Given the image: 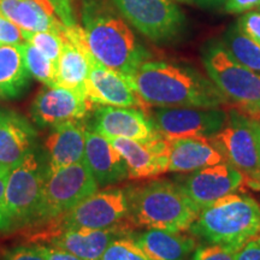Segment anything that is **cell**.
Instances as JSON below:
<instances>
[{
  "label": "cell",
  "instance_id": "cell-1",
  "mask_svg": "<svg viewBox=\"0 0 260 260\" xmlns=\"http://www.w3.org/2000/svg\"><path fill=\"white\" fill-rule=\"evenodd\" d=\"M126 80L148 106L214 109L228 102L212 81L186 65L147 60Z\"/></svg>",
  "mask_w": 260,
  "mask_h": 260
},
{
  "label": "cell",
  "instance_id": "cell-2",
  "mask_svg": "<svg viewBox=\"0 0 260 260\" xmlns=\"http://www.w3.org/2000/svg\"><path fill=\"white\" fill-rule=\"evenodd\" d=\"M82 22L89 51L104 67L129 77L151 57L106 0H84Z\"/></svg>",
  "mask_w": 260,
  "mask_h": 260
},
{
  "label": "cell",
  "instance_id": "cell-3",
  "mask_svg": "<svg viewBox=\"0 0 260 260\" xmlns=\"http://www.w3.org/2000/svg\"><path fill=\"white\" fill-rule=\"evenodd\" d=\"M129 214L125 224L134 228L187 232L200 212L183 187L170 181H151L129 187Z\"/></svg>",
  "mask_w": 260,
  "mask_h": 260
},
{
  "label": "cell",
  "instance_id": "cell-4",
  "mask_svg": "<svg viewBox=\"0 0 260 260\" xmlns=\"http://www.w3.org/2000/svg\"><path fill=\"white\" fill-rule=\"evenodd\" d=\"M189 232L207 242L240 248L260 235V205L248 195H224L200 210Z\"/></svg>",
  "mask_w": 260,
  "mask_h": 260
},
{
  "label": "cell",
  "instance_id": "cell-5",
  "mask_svg": "<svg viewBox=\"0 0 260 260\" xmlns=\"http://www.w3.org/2000/svg\"><path fill=\"white\" fill-rule=\"evenodd\" d=\"M129 207V188H107L98 190L67 213L48 222L30 226L34 228L31 234L32 240L50 242L52 237L67 228L106 229L122 225L125 224Z\"/></svg>",
  "mask_w": 260,
  "mask_h": 260
},
{
  "label": "cell",
  "instance_id": "cell-6",
  "mask_svg": "<svg viewBox=\"0 0 260 260\" xmlns=\"http://www.w3.org/2000/svg\"><path fill=\"white\" fill-rule=\"evenodd\" d=\"M47 175V167L34 152L11 171L0 204V232H17L30 225Z\"/></svg>",
  "mask_w": 260,
  "mask_h": 260
},
{
  "label": "cell",
  "instance_id": "cell-7",
  "mask_svg": "<svg viewBox=\"0 0 260 260\" xmlns=\"http://www.w3.org/2000/svg\"><path fill=\"white\" fill-rule=\"evenodd\" d=\"M203 63L209 79L226 100L251 117L260 116V74L239 63L224 46L212 40L204 47Z\"/></svg>",
  "mask_w": 260,
  "mask_h": 260
},
{
  "label": "cell",
  "instance_id": "cell-8",
  "mask_svg": "<svg viewBox=\"0 0 260 260\" xmlns=\"http://www.w3.org/2000/svg\"><path fill=\"white\" fill-rule=\"evenodd\" d=\"M98 188L99 184L84 161L48 174L42 188L40 203L28 228L67 213L98 191Z\"/></svg>",
  "mask_w": 260,
  "mask_h": 260
},
{
  "label": "cell",
  "instance_id": "cell-9",
  "mask_svg": "<svg viewBox=\"0 0 260 260\" xmlns=\"http://www.w3.org/2000/svg\"><path fill=\"white\" fill-rule=\"evenodd\" d=\"M136 30L154 42L174 40L183 32L186 17L172 0H112Z\"/></svg>",
  "mask_w": 260,
  "mask_h": 260
},
{
  "label": "cell",
  "instance_id": "cell-10",
  "mask_svg": "<svg viewBox=\"0 0 260 260\" xmlns=\"http://www.w3.org/2000/svg\"><path fill=\"white\" fill-rule=\"evenodd\" d=\"M151 119L158 134L169 141L211 139L225 125L228 113L220 107H158Z\"/></svg>",
  "mask_w": 260,
  "mask_h": 260
},
{
  "label": "cell",
  "instance_id": "cell-11",
  "mask_svg": "<svg viewBox=\"0 0 260 260\" xmlns=\"http://www.w3.org/2000/svg\"><path fill=\"white\" fill-rule=\"evenodd\" d=\"M211 140L233 167L245 174H260L259 148L251 116L232 111L225 125Z\"/></svg>",
  "mask_w": 260,
  "mask_h": 260
},
{
  "label": "cell",
  "instance_id": "cell-12",
  "mask_svg": "<svg viewBox=\"0 0 260 260\" xmlns=\"http://www.w3.org/2000/svg\"><path fill=\"white\" fill-rule=\"evenodd\" d=\"M94 107L81 90L46 86L35 96L30 115L37 125L53 128L65 122L81 121Z\"/></svg>",
  "mask_w": 260,
  "mask_h": 260
},
{
  "label": "cell",
  "instance_id": "cell-13",
  "mask_svg": "<svg viewBox=\"0 0 260 260\" xmlns=\"http://www.w3.org/2000/svg\"><path fill=\"white\" fill-rule=\"evenodd\" d=\"M93 130L106 139L124 138L147 142L160 138L151 117L133 107L99 106L94 111Z\"/></svg>",
  "mask_w": 260,
  "mask_h": 260
},
{
  "label": "cell",
  "instance_id": "cell-14",
  "mask_svg": "<svg viewBox=\"0 0 260 260\" xmlns=\"http://www.w3.org/2000/svg\"><path fill=\"white\" fill-rule=\"evenodd\" d=\"M109 141L124 160L130 180L154 177L169 171V140L160 136L147 142L124 138L109 139Z\"/></svg>",
  "mask_w": 260,
  "mask_h": 260
},
{
  "label": "cell",
  "instance_id": "cell-15",
  "mask_svg": "<svg viewBox=\"0 0 260 260\" xmlns=\"http://www.w3.org/2000/svg\"><path fill=\"white\" fill-rule=\"evenodd\" d=\"M84 94L95 106L133 107L140 110L148 107L125 76L104 67L98 60L90 65L88 79L84 84Z\"/></svg>",
  "mask_w": 260,
  "mask_h": 260
},
{
  "label": "cell",
  "instance_id": "cell-16",
  "mask_svg": "<svg viewBox=\"0 0 260 260\" xmlns=\"http://www.w3.org/2000/svg\"><path fill=\"white\" fill-rule=\"evenodd\" d=\"M246 181L245 172L224 161L194 171L182 187L201 210L224 195L236 191Z\"/></svg>",
  "mask_w": 260,
  "mask_h": 260
},
{
  "label": "cell",
  "instance_id": "cell-17",
  "mask_svg": "<svg viewBox=\"0 0 260 260\" xmlns=\"http://www.w3.org/2000/svg\"><path fill=\"white\" fill-rule=\"evenodd\" d=\"M38 133L21 113L0 106V169L14 170L34 152Z\"/></svg>",
  "mask_w": 260,
  "mask_h": 260
},
{
  "label": "cell",
  "instance_id": "cell-18",
  "mask_svg": "<svg viewBox=\"0 0 260 260\" xmlns=\"http://www.w3.org/2000/svg\"><path fill=\"white\" fill-rule=\"evenodd\" d=\"M133 233L125 224L106 229L67 228L50 240L51 246L59 247L83 260H100L113 240Z\"/></svg>",
  "mask_w": 260,
  "mask_h": 260
},
{
  "label": "cell",
  "instance_id": "cell-19",
  "mask_svg": "<svg viewBox=\"0 0 260 260\" xmlns=\"http://www.w3.org/2000/svg\"><path fill=\"white\" fill-rule=\"evenodd\" d=\"M84 162L99 186H109L128 178V169L109 139L94 130H86Z\"/></svg>",
  "mask_w": 260,
  "mask_h": 260
},
{
  "label": "cell",
  "instance_id": "cell-20",
  "mask_svg": "<svg viewBox=\"0 0 260 260\" xmlns=\"http://www.w3.org/2000/svg\"><path fill=\"white\" fill-rule=\"evenodd\" d=\"M86 126L80 121H70L53 126L46 140L48 174L84 161Z\"/></svg>",
  "mask_w": 260,
  "mask_h": 260
},
{
  "label": "cell",
  "instance_id": "cell-21",
  "mask_svg": "<svg viewBox=\"0 0 260 260\" xmlns=\"http://www.w3.org/2000/svg\"><path fill=\"white\" fill-rule=\"evenodd\" d=\"M0 12L22 30L61 34L64 28L47 0H0Z\"/></svg>",
  "mask_w": 260,
  "mask_h": 260
},
{
  "label": "cell",
  "instance_id": "cell-22",
  "mask_svg": "<svg viewBox=\"0 0 260 260\" xmlns=\"http://www.w3.org/2000/svg\"><path fill=\"white\" fill-rule=\"evenodd\" d=\"M226 161L213 141L207 138L170 141L169 171L191 172Z\"/></svg>",
  "mask_w": 260,
  "mask_h": 260
},
{
  "label": "cell",
  "instance_id": "cell-23",
  "mask_svg": "<svg viewBox=\"0 0 260 260\" xmlns=\"http://www.w3.org/2000/svg\"><path fill=\"white\" fill-rule=\"evenodd\" d=\"M132 236L149 260H187L197 247V240L182 232L147 229Z\"/></svg>",
  "mask_w": 260,
  "mask_h": 260
},
{
  "label": "cell",
  "instance_id": "cell-24",
  "mask_svg": "<svg viewBox=\"0 0 260 260\" xmlns=\"http://www.w3.org/2000/svg\"><path fill=\"white\" fill-rule=\"evenodd\" d=\"M61 39H63V50L57 64L56 86L81 90L84 93V84L88 79L90 65L96 59L93 54L86 53L75 46L63 34Z\"/></svg>",
  "mask_w": 260,
  "mask_h": 260
},
{
  "label": "cell",
  "instance_id": "cell-25",
  "mask_svg": "<svg viewBox=\"0 0 260 260\" xmlns=\"http://www.w3.org/2000/svg\"><path fill=\"white\" fill-rule=\"evenodd\" d=\"M30 79L18 47L0 45V99L19 98L30 84Z\"/></svg>",
  "mask_w": 260,
  "mask_h": 260
},
{
  "label": "cell",
  "instance_id": "cell-26",
  "mask_svg": "<svg viewBox=\"0 0 260 260\" xmlns=\"http://www.w3.org/2000/svg\"><path fill=\"white\" fill-rule=\"evenodd\" d=\"M222 41L239 63L260 74V45L247 37L239 25L235 23L229 27Z\"/></svg>",
  "mask_w": 260,
  "mask_h": 260
},
{
  "label": "cell",
  "instance_id": "cell-27",
  "mask_svg": "<svg viewBox=\"0 0 260 260\" xmlns=\"http://www.w3.org/2000/svg\"><path fill=\"white\" fill-rule=\"evenodd\" d=\"M18 50L23 57L25 68L31 77L50 87L56 86L57 67L42 52L29 42L18 45Z\"/></svg>",
  "mask_w": 260,
  "mask_h": 260
},
{
  "label": "cell",
  "instance_id": "cell-28",
  "mask_svg": "<svg viewBox=\"0 0 260 260\" xmlns=\"http://www.w3.org/2000/svg\"><path fill=\"white\" fill-rule=\"evenodd\" d=\"M24 41L31 44L39 51L46 56L57 67L61 50H63V39L61 34L53 31H28L22 30Z\"/></svg>",
  "mask_w": 260,
  "mask_h": 260
},
{
  "label": "cell",
  "instance_id": "cell-29",
  "mask_svg": "<svg viewBox=\"0 0 260 260\" xmlns=\"http://www.w3.org/2000/svg\"><path fill=\"white\" fill-rule=\"evenodd\" d=\"M132 234L113 240L100 260H149L133 240Z\"/></svg>",
  "mask_w": 260,
  "mask_h": 260
},
{
  "label": "cell",
  "instance_id": "cell-30",
  "mask_svg": "<svg viewBox=\"0 0 260 260\" xmlns=\"http://www.w3.org/2000/svg\"><path fill=\"white\" fill-rule=\"evenodd\" d=\"M237 249L239 248L218 243L201 246L195 249L190 260H235Z\"/></svg>",
  "mask_w": 260,
  "mask_h": 260
},
{
  "label": "cell",
  "instance_id": "cell-31",
  "mask_svg": "<svg viewBox=\"0 0 260 260\" xmlns=\"http://www.w3.org/2000/svg\"><path fill=\"white\" fill-rule=\"evenodd\" d=\"M3 260H47L46 246H18L10 249Z\"/></svg>",
  "mask_w": 260,
  "mask_h": 260
},
{
  "label": "cell",
  "instance_id": "cell-32",
  "mask_svg": "<svg viewBox=\"0 0 260 260\" xmlns=\"http://www.w3.org/2000/svg\"><path fill=\"white\" fill-rule=\"evenodd\" d=\"M24 41L22 29L0 12V45L18 46Z\"/></svg>",
  "mask_w": 260,
  "mask_h": 260
},
{
  "label": "cell",
  "instance_id": "cell-33",
  "mask_svg": "<svg viewBox=\"0 0 260 260\" xmlns=\"http://www.w3.org/2000/svg\"><path fill=\"white\" fill-rule=\"evenodd\" d=\"M239 28L248 38L260 45V10H251L243 14L236 22Z\"/></svg>",
  "mask_w": 260,
  "mask_h": 260
},
{
  "label": "cell",
  "instance_id": "cell-34",
  "mask_svg": "<svg viewBox=\"0 0 260 260\" xmlns=\"http://www.w3.org/2000/svg\"><path fill=\"white\" fill-rule=\"evenodd\" d=\"M59 21L67 27L77 24L75 21L73 0H47Z\"/></svg>",
  "mask_w": 260,
  "mask_h": 260
},
{
  "label": "cell",
  "instance_id": "cell-35",
  "mask_svg": "<svg viewBox=\"0 0 260 260\" xmlns=\"http://www.w3.org/2000/svg\"><path fill=\"white\" fill-rule=\"evenodd\" d=\"M235 260H260V235H256L236 251Z\"/></svg>",
  "mask_w": 260,
  "mask_h": 260
},
{
  "label": "cell",
  "instance_id": "cell-36",
  "mask_svg": "<svg viewBox=\"0 0 260 260\" xmlns=\"http://www.w3.org/2000/svg\"><path fill=\"white\" fill-rule=\"evenodd\" d=\"M259 6L260 0H226L224 3V10L228 14H245Z\"/></svg>",
  "mask_w": 260,
  "mask_h": 260
},
{
  "label": "cell",
  "instance_id": "cell-37",
  "mask_svg": "<svg viewBox=\"0 0 260 260\" xmlns=\"http://www.w3.org/2000/svg\"><path fill=\"white\" fill-rule=\"evenodd\" d=\"M47 260H83L56 246H46Z\"/></svg>",
  "mask_w": 260,
  "mask_h": 260
},
{
  "label": "cell",
  "instance_id": "cell-38",
  "mask_svg": "<svg viewBox=\"0 0 260 260\" xmlns=\"http://www.w3.org/2000/svg\"><path fill=\"white\" fill-rule=\"evenodd\" d=\"M11 171L12 170H9V169H0V204H2L3 198H4L6 183H8Z\"/></svg>",
  "mask_w": 260,
  "mask_h": 260
},
{
  "label": "cell",
  "instance_id": "cell-39",
  "mask_svg": "<svg viewBox=\"0 0 260 260\" xmlns=\"http://www.w3.org/2000/svg\"><path fill=\"white\" fill-rule=\"evenodd\" d=\"M226 0H190V3L201 6V8H217L224 5Z\"/></svg>",
  "mask_w": 260,
  "mask_h": 260
},
{
  "label": "cell",
  "instance_id": "cell-40",
  "mask_svg": "<svg viewBox=\"0 0 260 260\" xmlns=\"http://www.w3.org/2000/svg\"><path fill=\"white\" fill-rule=\"evenodd\" d=\"M252 124H253V129H254V133H255L256 142H258L259 157H260V116L252 117Z\"/></svg>",
  "mask_w": 260,
  "mask_h": 260
},
{
  "label": "cell",
  "instance_id": "cell-41",
  "mask_svg": "<svg viewBox=\"0 0 260 260\" xmlns=\"http://www.w3.org/2000/svg\"><path fill=\"white\" fill-rule=\"evenodd\" d=\"M177 2H182V3H190V0H177Z\"/></svg>",
  "mask_w": 260,
  "mask_h": 260
},
{
  "label": "cell",
  "instance_id": "cell-42",
  "mask_svg": "<svg viewBox=\"0 0 260 260\" xmlns=\"http://www.w3.org/2000/svg\"><path fill=\"white\" fill-rule=\"evenodd\" d=\"M259 8H260V6H259Z\"/></svg>",
  "mask_w": 260,
  "mask_h": 260
}]
</instances>
